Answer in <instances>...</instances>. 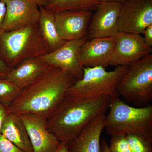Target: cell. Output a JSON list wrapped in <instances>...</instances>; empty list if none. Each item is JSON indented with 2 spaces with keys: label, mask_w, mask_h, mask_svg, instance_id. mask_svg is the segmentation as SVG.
Segmentation results:
<instances>
[{
  "label": "cell",
  "mask_w": 152,
  "mask_h": 152,
  "mask_svg": "<svg viewBox=\"0 0 152 152\" xmlns=\"http://www.w3.org/2000/svg\"><path fill=\"white\" fill-rule=\"evenodd\" d=\"M77 80L67 72L50 65L34 83L22 90L8 112L37 114L48 118Z\"/></svg>",
  "instance_id": "obj_1"
},
{
  "label": "cell",
  "mask_w": 152,
  "mask_h": 152,
  "mask_svg": "<svg viewBox=\"0 0 152 152\" xmlns=\"http://www.w3.org/2000/svg\"><path fill=\"white\" fill-rule=\"evenodd\" d=\"M110 99L104 96L81 100L66 95L47 119V128L60 142L69 144L92 121L106 114Z\"/></svg>",
  "instance_id": "obj_2"
},
{
  "label": "cell",
  "mask_w": 152,
  "mask_h": 152,
  "mask_svg": "<svg viewBox=\"0 0 152 152\" xmlns=\"http://www.w3.org/2000/svg\"><path fill=\"white\" fill-rule=\"evenodd\" d=\"M104 129L111 137L140 136L152 142V106L129 105L119 97H110Z\"/></svg>",
  "instance_id": "obj_3"
},
{
  "label": "cell",
  "mask_w": 152,
  "mask_h": 152,
  "mask_svg": "<svg viewBox=\"0 0 152 152\" xmlns=\"http://www.w3.org/2000/svg\"><path fill=\"white\" fill-rule=\"evenodd\" d=\"M49 53L39 23L16 31H0V56L11 69L25 60Z\"/></svg>",
  "instance_id": "obj_4"
},
{
  "label": "cell",
  "mask_w": 152,
  "mask_h": 152,
  "mask_svg": "<svg viewBox=\"0 0 152 152\" xmlns=\"http://www.w3.org/2000/svg\"><path fill=\"white\" fill-rule=\"evenodd\" d=\"M129 67L118 66L108 72L102 66L84 67L83 77L76 81L68 90L66 96L81 100L104 96L119 97L117 87Z\"/></svg>",
  "instance_id": "obj_5"
},
{
  "label": "cell",
  "mask_w": 152,
  "mask_h": 152,
  "mask_svg": "<svg viewBox=\"0 0 152 152\" xmlns=\"http://www.w3.org/2000/svg\"><path fill=\"white\" fill-rule=\"evenodd\" d=\"M118 96L137 107L150 105L152 101V54L129 66L118 84Z\"/></svg>",
  "instance_id": "obj_6"
},
{
  "label": "cell",
  "mask_w": 152,
  "mask_h": 152,
  "mask_svg": "<svg viewBox=\"0 0 152 152\" xmlns=\"http://www.w3.org/2000/svg\"><path fill=\"white\" fill-rule=\"evenodd\" d=\"M152 24V0H126L121 4L119 32L140 34Z\"/></svg>",
  "instance_id": "obj_7"
},
{
  "label": "cell",
  "mask_w": 152,
  "mask_h": 152,
  "mask_svg": "<svg viewBox=\"0 0 152 152\" xmlns=\"http://www.w3.org/2000/svg\"><path fill=\"white\" fill-rule=\"evenodd\" d=\"M109 66H129L151 53L140 34L118 32Z\"/></svg>",
  "instance_id": "obj_8"
},
{
  "label": "cell",
  "mask_w": 152,
  "mask_h": 152,
  "mask_svg": "<svg viewBox=\"0 0 152 152\" xmlns=\"http://www.w3.org/2000/svg\"><path fill=\"white\" fill-rule=\"evenodd\" d=\"M88 40L82 39L66 41L58 50L38 57L50 65L63 69L77 80L83 77L84 67L80 61V50L83 44Z\"/></svg>",
  "instance_id": "obj_9"
},
{
  "label": "cell",
  "mask_w": 152,
  "mask_h": 152,
  "mask_svg": "<svg viewBox=\"0 0 152 152\" xmlns=\"http://www.w3.org/2000/svg\"><path fill=\"white\" fill-rule=\"evenodd\" d=\"M27 132L34 152H55L61 142L48 129L47 118L33 113L19 115Z\"/></svg>",
  "instance_id": "obj_10"
},
{
  "label": "cell",
  "mask_w": 152,
  "mask_h": 152,
  "mask_svg": "<svg viewBox=\"0 0 152 152\" xmlns=\"http://www.w3.org/2000/svg\"><path fill=\"white\" fill-rule=\"evenodd\" d=\"M5 4L3 31H16L39 23V7L30 0H9Z\"/></svg>",
  "instance_id": "obj_11"
},
{
  "label": "cell",
  "mask_w": 152,
  "mask_h": 152,
  "mask_svg": "<svg viewBox=\"0 0 152 152\" xmlns=\"http://www.w3.org/2000/svg\"><path fill=\"white\" fill-rule=\"evenodd\" d=\"M121 4L101 2L92 15L88 31V40L115 37L119 32L118 21Z\"/></svg>",
  "instance_id": "obj_12"
},
{
  "label": "cell",
  "mask_w": 152,
  "mask_h": 152,
  "mask_svg": "<svg viewBox=\"0 0 152 152\" xmlns=\"http://www.w3.org/2000/svg\"><path fill=\"white\" fill-rule=\"evenodd\" d=\"M54 14L57 31L64 40L79 39L88 36L92 15L91 11H64Z\"/></svg>",
  "instance_id": "obj_13"
},
{
  "label": "cell",
  "mask_w": 152,
  "mask_h": 152,
  "mask_svg": "<svg viewBox=\"0 0 152 152\" xmlns=\"http://www.w3.org/2000/svg\"><path fill=\"white\" fill-rule=\"evenodd\" d=\"M116 42V37L94 38L83 44L80 50V61L84 67L109 66Z\"/></svg>",
  "instance_id": "obj_14"
},
{
  "label": "cell",
  "mask_w": 152,
  "mask_h": 152,
  "mask_svg": "<svg viewBox=\"0 0 152 152\" xmlns=\"http://www.w3.org/2000/svg\"><path fill=\"white\" fill-rule=\"evenodd\" d=\"M105 116L104 114L97 117L68 144L69 152H102L100 137L104 129Z\"/></svg>",
  "instance_id": "obj_15"
},
{
  "label": "cell",
  "mask_w": 152,
  "mask_h": 152,
  "mask_svg": "<svg viewBox=\"0 0 152 152\" xmlns=\"http://www.w3.org/2000/svg\"><path fill=\"white\" fill-rule=\"evenodd\" d=\"M50 66L38 57L31 58L12 68L4 78L23 89L34 83Z\"/></svg>",
  "instance_id": "obj_16"
},
{
  "label": "cell",
  "mask_w": 152,
  "mask_h": 152,
  "mask_svg": "<svg viewBox=\"0 0 152 152\" xmlns=\"http://www.w3.org/2000/svg\"><path fill=\"white\" fill-rule=\"evenodd\" d=\"M1 134L25 152H34L26 129L19 115L9 113L5 118Z\"/></svg>",
  "instance_id": "obj_17"
},
{
  "label": "cell",
  "mask_w": 152,
  "mask_h": 152,
  "mask_svg": "<svg viewBox=\"0 0 152 152\" xmlns=\"http://www.w3.org/2000/svg\"><path fill=\"white\" fill-rule=\"evenodd\" d=\"M40 18L39 25L42 36L50 52L54 51L62 46L66 41L59 34L55 24L54 14L43 7H39Z\"/></svg>",
  "instance_id": "obj_18"
},
{
  "label": "cell",
  "mask_w": 152,
  "mask_h": 152,
  "mask_svg": "<svg viewBox=\"0 0 152 152\" xmlns=\"http://www.w3.org/2000/svg\"><path fill=\"white\" fill-rule=\"evenodd\" d=\"M101 2L99 0H50L45 8L55 13L64 11H95Z\"/></svg>",
  "instance_id": "obj_19"
},
{
  "label": "cell",
  "mask_w": 152,
  "mask_h": 152,
  "mask_svg": "<svg viewBox=\"0 0 152 152\" xmlns=\"http://www.w3.org/2000/svg\"><path fill=\"white\" fill-rule=\"evenodd\" d=\"M22 90L11 81L0 78V104L8 108Z\"/></svg>",
  "instance_id": "obj_20"
},
{
  "label": "cell",
  "mask_w": 152,
  "mask_h": 152,
  "mask_svg": "<svg viewBox=\"0 0 152 152\" xmlns=\"http://www.w3.org/2000/svg\"><path fill=\"white\" fill-rule=\"evenodd\" d=\"M126 136L132 152H152V142L135 135Z\"/></svg>",
  "instance_id": "obj_21"
},
{
  "label": "cell",
  "mask_w": 152,
  "mask_h": 152,
  "mask_svg": "<svg viewBox=\"0 0 152 152\" xmlns=\"http://www.w3.org/2000/svg\"><path fill=\"white\" fill-rule=\"evenodd\" d=\"M109 145L111 152H132L127 140L126 136L119 135L111 137Z\"/></svg>",
  "instance_id": "obj_22"
},
{
  "label": "cell",
  "mask_w": 152,
  "mask_h": 152,
  "mask_svg": "<svg viewBox=\"0 0 152 152\" xmlns=\"http://www.w3.org/2000/svg\"><path fill=\"white\" fill-rule=\"evenodd\" d=\"M0 152H25L0 134Z\"/></svg>",
  "instance_id": "obj_23"
},
{
  "label": "cell",
  "mask_w": 152,
  "mask_h": 152,
  "mask_svg": "<svg viewBox=\"0 0 152 152\" xmlns=\"http://www.w3.org/2000/svg\"><path fill=\"white\" fill-rule=\"evenodd\" d=\"M142 34H144V37L143 38L145 44L149 48H152V24L147 27Z\"/></svg>",
  "instance_id": "obj_24"
},
{
  "label": "cell",
  "mask_w": 152,
  "mask_h": 152,
  "mask_svg": "<svg viewBox=\"0 0 152 152\" xmlns=\"http://www.w3.org/2000/svg\"><path fill=\"white\" fill-rule=\"evenodd\" d=\"M11 69L5 64L0 56V78L4 77Z\"/></svg>",
  "instance_id": "obj_25"
},
{
  "label": "cell",
  "mask_w": 152,
  "mask_h": 152,
  "mask_svg": "<svg viewBox=\"0 0 152 152\" xmlns=\"http://www.w3.org/2000/svg\"><path fill=\"white\" fill-rule=\"evenodd\" d=\"M6 12L5 3L0 1V31L2 30L3 22L5 15Z\"/></svg>",
  "instance_id": "obj_26"
},
{
  "label": "cell",
  "mask_w": 152,
  "mask_h": 152,
  "mask_svg": "<svg viewBox=\"0 0 152 152\" xmlns=\"http://www.w3.org/2000/svg\"><path fill=\"white\" fill-rule=\"evenodd\" d=\"M8 113L7 108L1 104H0V134L1 132L2 126L5 118Z\"/></svg>",
  "instance_id": "obj_27"
},
{
  "label": "cell",
  "mask_w": 152,
  "mask_h": 152,
  "mask_svg": "<svg viewBox=\"0 0 152 152\" xmlns=\"http://www.w3.org/2000/svg\"><path fill=\"white\" fill-rule=\"evenodd\" d=\"M31 1L34 3L39 7H47L50 3V0H30Z\"/></svg>",
  "instance_id": "obj_28"
},
{
  "label": "cell",
  "mask_w": 152,
  "mask_h": 152,
  "mask_svg": "<svg viewBox=\"0 0 152 152\" xmlns=\"http://www.w3.org/2000/svg\"><path fill=\"white\" fill-rule=\"evenodd\" d=\"M55 152H69L67 143L65 142H61L59 146Z\"/></svg>",
  "instance_id": "obj_29"
},
{
  "label": "cell",
  "mask_w": 152,
  "mask_h": 152,
  "mask_svg": "<svg viewBox=\"0 0 152 152\" xmlns=\"http://www.w3.org/2000/svg\"><path fill=\"white\" fill-rule=\"evenodd\" d=\"M102 152H111L109 148V145L105 140H102L101 142Z\"/></svg>",
  "instance_id": "obj_30"
},
{
  "label": "cell",
  "mask_w": 152,
  "mask_h": 152,
  "mask_svg": "<svg viewBox=\"0 0 152 152\" xmlns=\"http://www.w3.org/2000/svg\"><path fill=\"white\" fill-rule=\"evenodd\" d=\"M100 2H115L120 3H124L126 0H99Z\"/></svg>",
  "instance_id": "obj_31"
},
{
  "label": "cell",
  "mask_w": 152,
  "mask_h": 152,
  "mask_svg": "<svg viewBox=\"0 0 152 152\" xmlns=\"http://www.w3.org/2000/svg\"><path fill=\"white\" fill-rule=\"evenodd\" d=\"M9 0H0L1 1L3 2L6 3Z\"/></svg>",
  "instance_id": "obj_32"
}]
</instances>
